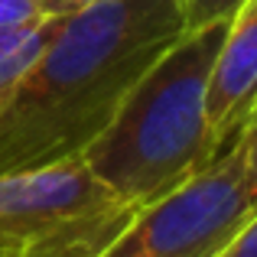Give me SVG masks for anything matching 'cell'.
Masks as SVG:
<instances>
[{"label":"cell","mask_w":257,"mask_h":257,"mask_svg":"<svg viewBox=\"0 0 257 257\" xmlns=\"http://www.w3.org/2000/svg\"><path fill=\"white\" fill-rule=\"evenodd\" d=\"M62 17H46L43 23L17 33H0V98L10 91L20 78L30 72V65L46 52V46L56 39Z\"/></svg>","instance_id":"8992f818"},{"label":"cell","mask_w":257,"mask_h":257,"mask_svg":"<svg viewBox=\"0 0 257 257\" xmlns=\"http://www.w3.org/2000/svg\"><path fill=\"white\" fill-rule=\"evenodd\" d=\"M218 257H257V212L244 221V228L234 234L231 244H228Z\"/></svg>","instance_id":"9c48e42d"},{"label":"cell","mask_w":257,"mask_h":257,"mask_svg":"<svg viewBox=\"0 0 257 257\" xmlns=\"http://www.w3.org/2000/svg\"><path fill=\"white\" fill-rule=\"evenodd\" d=\"M17 257H62V254H46V251H20Z\"/></svg>","instance_id":"7c38bea8"},{"label":"cell","mask_w":257,"mask_h":257,"mask_svg":"<svg viewBox=\"0 0 257 257\" xmlns=\"http://www.w3.org/2000/svg\"><path fill=\"white\" fill-rule=\"evenodd\" d=\"M254 111H257V107H254Z\"/></svg>","instance_id":"9a60e30c"},{"label":"cell","mask_w":257,"mask_h":257,"mask_svg":"<svg viewBox=\"0 0 257 257\" xmlns=\"http://www.w3.org/2000/svg\"><path fill=\"white\" fill-rule=\"evenodd\" d=\"M179 36L173 0H104L62 17L56 39L0 98V173L82 153Z\"/></svg>","instance_id":"6da1fadb"},{"label":"cell","mask_w":257,"mask_h":257,"mask_svg":"<svg viewBox=\"0 0 257 257\" xmlns=\"http://www.w3.org/2000/svg\"><path fill=\"white\" fill-rule=\"evenodd\" d=\"M137 208L120 202L82 153L0 173V241L13 251L98 257Z\"/></svg>","instance_id":"3957f363"},{"label":"cell","mask_w":257,"mask_h":257,"mask_svg":"<svg viewBox=\"0 0 257 257\" xmlns=\"http://www.w3.org/2000/svg\"><path fill=\"white\" fill-rule=\"evenodd\" d=\"M13 257H17V254H13Z\"/></svg>","instance_id":"5bb4252c"},{"label":"cell","mask_w":257,"mask_h":257,"mask_svg":"<svg viewBox=\"0 0 257 257\" xmlns=\"http://www.w3.org/2000/svg\"><path fill=\"white\" fill-rule=\"evenodd\" d=\"M182 33H195L215 23H228L244 0H173Z\"/></svg>","instance_id":"52a82bcc"},{"label":"cell","mask_w":257,"mask_h":257,"mask_svg":"<svg viewBox=\"0 0 257 257\" xmlns=\"http://www.w3.org/2000/svg\"><path fill=\"white\" fill-rule=\"evenodd\" d=\"M225 23L182 33L131 85L107 127L82 150L91 173L134 208L205 170L231 140L205 114V88Z\"/></svg>","instance_id":"7a4b0ae2"},{"label":"cell","mask_w":257,"mask_h":257,"mask_svg":"<svg viewBox=\"0 0 257 257\" xmlns=\"http://www.w3.org/2000/svg\"><path fill=\"white\" fill-rule=\"evenodd\" d=\"M94 4H104V0H43L49 17H72V13L88 10V7H94Z\"/></svg>","instance_id":"8fae6325"},{"label":"cell","mask_w":257,"mask_h":257,"mask_svg":"<svg viewBox=\"0 0 257 257\" xmlns=\"http://www.w3.org/2000/svg\"><path fill=\"white\" fill-rule=\"evenodd\" d=\"M257 107V0L225 23L205 88V114L218 140H234Z\"/></svg>","instance_id":"5b68a950"},{"label":"cell","mask_w":257,"mask_h":257,"mask_svg":"<svg viewBox=\"0 0 257 257\" xmlns=\"http://www.w3.org/2000/svg\"><path fill=\"white\" fill-rule=\"evenodd\" d=\"M13 254H17V251H13V247H7L4 241H0V257H13Z\"/></svg>","instance_id":"4fadbf2b"},{"label":"cell","mask_w":257,"mask_h":257,"mask_svg":"<svg viewBox=\"0 0 257 257\" xmlns=\"http://www.w3.org/2000/svg\"><path fill=\"white\" fill-rule=\"evenodd\" d=\"M238 140L244 147V160H247V173H251V182L257 189V111L247 117V124L238 131Z\"/></svg>","instance_id":"30bf717a"},{"label":"cell","mask_w":257,"mask_h":257,"mask_svg":"<svg viewBox=\"0 0 257 257\" xmlns=\"http://www.w3.org/2000/svg\"><path fill=\"white\" fill-rule=\"evenodd\" d=\"M254 212L257 189L234 137L205 170L137 208L98 257H218Z\"/></svg>","instance_id":"277c9868"},{"label":"cell","mask_w":257,"mask_h":257,"mask_svg":"<svg viewBox=\"0 0 257 257\" xmlns=\"http://www.w3.org/2000/svg\"><path fill=\"white\" fill-rule=\"evenodd\" d=\"M49 17L43 0H0V33H17Z\"/></svg>","instance_id":"ba28073f"}]
</instances>
